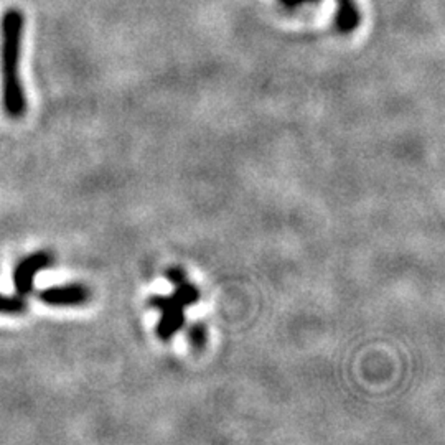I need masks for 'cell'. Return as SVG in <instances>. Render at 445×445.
Here are the masks:
<instances>
[{"label": "cell", "mask_w": 445, "mask_h": 445, "mask_svg": "<svg viewBox=\"0 0 445 445\" xmlns=\"http://www.w3.org/2000/svg\"><path fill=\"white\" fill-rule=\"evenodd\" d=\"M25 16L19 8H8L0 25V73H2V104L8 117L20 119L27 113V98L20 81Z\"/></svg>", "instance_id": "cell-1"}, {"label": "cell", "mask_w": 445, "mask_h": 445, "mask_svg": "<svg viewBox=\"0 0 445 445\" xmlns=\"http://www.w3.org/2000/svg\"><path fill=\"white\" fill-rule=\"evenodd\" d=\"M176 290L175 294L170 297H155V299L150 300V304L154 307L160 308L162 310V320H160L159 328H157V333H159L160 338L163 340H168L179 332V328L183 325V310L188 305H193L198 302V290L193 286L181 280V282L175 284Z\"/></svg>", "instance_id": "cell-2"}, {"label": "cell", "mask_w": 445, "mask_h": 445, "mask_svg": "<svg viewBox=\"0 0 445 445\" xmlns=\"http://www.w3.org/2000/svg\"><path fill=\"white\" fill-rule=\"evenodd\" d=\"M52 266V255L47 251H38L25 258L20 261L19 266L15 267L14 272V286L16 295L27 297L33 290V282H35V275L40 271L47 269Z\"/></svg>", "instance_id": "cell-3"}, {"label": "cell", "mask_w": 445, "mask_h": 445, "mask_svg": "<svg viewBox=\"0 0 445 445\" xmlns=\"http://www.w3.org/2000/svg\"><path fill=\"white\" fill-rule=\"evenodd\" d=\"M89 290L82 284L48 287L40 292V300L49 307H76L88 302Z\"/></svg>", "instance_id": "cell-4"}, {"label": "cell", "mask_w": 445, "mask_h": 445, "mask_svg": "<svg viewBox=\"0 0 445 445\" xmlns=\"http://www.w3.org/2000/svg\"><path fill=\"white\" fill-rule=\"evenodd\" d=\"M361 15L354 0H336L335 27L341 33H352L360 27Z\"/></svg>", "instance_id": "cell-5"}, {"label": "cell", "mask_w": 445, "mask_h": 445, "mask_svg": "<svg viewBox=\"0 0 445 445\" xmlns=\"http://www.w3.org/2000/svg\"><path fill=\"white\" fill-rule=\"evenodd\" d=\"M25 310H27L25 297L0 294V313H3V315H20Z\"/></svg>", "instance_id": "cell-6"}, {"label": "cell", "mask_w": 445, "mask_h": 445, "mask_svg": "<svg viewBox=\"0 0 445 445\" xmlns=\"http://www.w3.org/2000/svg\"><path fill=\"white\" fill-rule=\"evenodd\" d=\"M190 338H192V343L196 346H201L205 341V328L201 325H193L192 333H190Z\"/></svg>", "instance_id": "cell-7"}, {"label": "cell", "mask_w": 445, "mask_h": 445, "mask_svg": "<svg viewBox=\"0 0 445 445\" xmlns=\"http://www.w3.org/2000/svg\"><path fill=\"white\" fill-rule=\"evenodd\" d=\"M280 2L286 7H299L304 5V3H317L320 2V0H280Z\"/></svg>", "instance_id": "cell-8"}]
</instances>
